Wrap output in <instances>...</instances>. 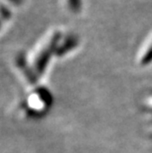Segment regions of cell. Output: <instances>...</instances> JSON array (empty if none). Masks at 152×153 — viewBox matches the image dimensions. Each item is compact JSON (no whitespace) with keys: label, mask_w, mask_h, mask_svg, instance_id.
I'll list each match as a JSON object with an SVG mask.
<instances>
[{"label":"cell","mask_w":152,"mask_h":153,"mask_svg":"<svg viewBox=\"0 0 152 153\" xmlns=\"http://www.w3.org/2000/svg\"><path fill=\"white\" fill-rule=\"evenodd\" d=\"M68 7L72 11H78L81 7V1L80 0H66Z\"/></svg>","instance_id":"2"},{"label":"cell","mask_w":152,"mask_h":153,"mask_svg":"<svg viewBox=\"0 0 152 153\" xmlns=\"http://www.w3.org/2000/svg\"><path fill=\"white\" fill-rule=\"evenodd\" d=\"M48 92L43 90H35L30 93L26 99V106L29 111L35 114L41 113L42 111H46L50 105V97Z\"/></svg>","instance_id":"1"},{"label":"cell","mask_w":152,"mask_h":153,"mask_svg":"<svg viewBox=\"0 0 152 153\" xmlns=\"http://www.w3.org/2000/svg\"><path fill=\"white\" fill-rule=\"evenodd\" d=\"M151 59H152V47L148 48L145 55L141 58V63H143V64L148 63V62H150L149 60H151Z\"/></svg>","instance_id":"3"}]
</instances>
